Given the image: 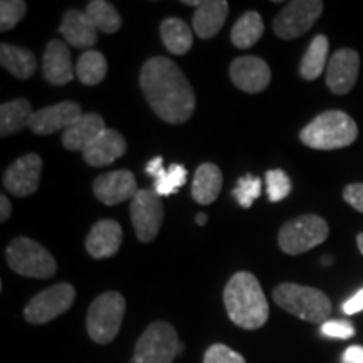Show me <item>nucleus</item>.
Here are the masks:
<instances>
[{
	"instance_id": "nucleus-27",
	"label": "nucleus",
	"mask_w": 363,
	"mask_h": 363,
	"mask_svg": "<svg viewBox=\"0 0 363 363\" xmlns=\"http://www.w3.org/2000/svg\"><path fill=\"white\" fill-rule=\"evenodd\" d=\"M160 35L165 48L172 54H175V56L187 54L190 48H192V30H190V27L184 21L177 19V17H170V19H165L162 22Z\"/></svg>"
},
{
	"instance_id": "nucleus-35",
	"label": "nucleus",
	"mask_w": 363,
	"mask_h": 363,
	"mask_svg": "<svg viewBox=\"0 0 363 363\" xmlns=\"http://www.w3.org/2000/svg\"><path fill=\"white\" fill-rule=\"evenodd\" d=\"M203 363H246L240 353L234 352L227 345L216 343L206 352Z\"/></svg>"
},
{
	"instance_id": "nucleus-7",
	"label": "nucleus",
	"mask_w": 363,
	"mask_h": 363,
	"mask_svg": "<svg viewBox=\"0 0 363 363\" xmlns=\"http://www.w3.org/2000/svg\"><path fill=\"white\" fill-rule=\"evenodd\" d=\"M330 227L323 217L315 214L299 216L281 227L278 242L281 251L296 256L311 251L328 239Z\"/></svg>"
},
{
	"instance_id": "nucleus-2",
	"label": "nucleus",
	"mask_w": 363,
	"mask_h": 363,
	"mask_svg": "<svg viewBox=\"0 0 363 363\" xmlns=\"http://www.w3.org/2000/svg\"><path fill=\"white\" fill-rule=\"evenodd\" d=\"M224 305L230 321L242 330H257L269 318V305L259 281L251 272H235L224 289Z\"/></svg>"
},
{
	"instance_id": "nucleus-31",
	"label": "nucleus",
	"mask_w": 363,
	"mask_h": 363,
	"mask_svg": "<svg viewBox=\"0 0 363 363\" xmlns=\"http://www.w3.org/2000/svg\"><path fill=\"white\" fill-rule=\"evenodd\" d=\"M86 16L96 26L98 30L104 34H115L121 27V16L116 7L106 0H93L86 7Z\"/></svg>"
},
{
	"instance_id": "nucleus-12",
	"label": "nucleus",
	"mask_w": 363,
	"mask_h": 363,
	"mask_svg": "<svg viewBox=\"0 0 363 363\" xmlns=\"http://www.w3.org/2000/svg\"><path fill=\"white\" fill-rule=\"evenodd\" d=\"M40 172H43V158L35 153L17 158L4 174V187L17 197L33 195L39 187Z\"/></svg>"
},
{
	"instance_id": "nucleus-33",
	"label": "nucleus",
	"mask_w": 363,
	"mask_h": 363,
	"mask_svg": "<svg viewBox=\"0 0 363 363\" xmlns=\"http://www.w3.org/2000/svg\"><path fill=\"white\" fill-rule=\"evenodd\" d=\"M266 185H267V199L269 202H279L291 194V180L284 174L283 170L274 169L266 174Z\"/></svg>"
},
{
	"instance_id": "nucleus-5",
	"label": "nucleus",
	"mask_w": 363,
	"mask_h": 363,
	"mask_svg": "<svg viewBox=\"0 0 363 363\" xmlns=\"http://www.w3.org/2000/svg\"><path fill=\"white\" fill-rule=\"evenodd\" d=\"M126 311V301L120 293L106 291L91 303L86 328L94 343L108 345L120 333Z\"/></svg>"
},
{
	"instance_id": "nucleus-21",
	"label": "nucleus",
	"mask_w": 363,
	"mask_h": 363,
	"mask_svg": "<svg viewBox=\"0 0 363 363\" xmlns=\"http://www.w3.org/2000/svg\"><path fill=\"white\" fill-rule=\"evenodd\" d=\"M229 16V4L225 0H207L194 13V30L201 39H212L219 34Z\"/></svg>"
},
{
	"instance_id": "nucleus-28",
	"label": "nucleus",
	"mask_w": 363,
	"mask_h": 363,
	"mask_svg": "<svg viewBox=\"0 0 363 363\" xmlns=\"http://www.w3.org/2000/svg\"><path fill=\"white\" fill-rule=\"evenodd\" d=\"M328 48L330 43L326 39V35H316L313 38L310 48L303 56L301 66H299V74H301L303 79L313 81L320 78L323 74L325 67L328 66Z\"/></svg>"
},
{
	"instance_id": "nucleus-9",
	"label": "nucleus",
	"mask_w": 363,
	"mask_h": 363,
	"mask_svg": "<svg viewBox=\"0 0 363 363\" xmlns=\"http://www.w3.org/2000/svg\"><path fill=\"white\" fill-rule=\"evenodd\" d=\"M76 289L69 283H59L44 289L27 303L24 316L29 323L44 325L56 320L74 305Z\"/></svg>"
},
{
	"instance_id": "nucleus-32",
	"label": "nucleus",
	"mask_w": 363,
	"mask_h": 363,
	"mask_svg": "<svg viewBox=\"0 0 363 363\" xmlns=\"http://www.w3.org/2000/svg\"><path fill=\"white\" fill-rule=\"evenodd\" d=\"M261 189H262V180L259 177L246 174L238 180V185H235V189L233 190V195L235 197V201L239 202L240 207L249 208L256 199H259Z\"/></svg>"
},
{
	"instance_id": "nucleus-8",
	"label": "nucleus",
	"mask_w": 363,
	"mask_h": 363,
	"mask_svg": "<svg viewBox=\"0 0 363 363\" xmlns=\"http://www.w3.org/2000/svg\"><path fill=\"white\" fill-rule=\"evenodd\" d=\"M182 350L184 347L174 326L167 321H155L136 342L133 363H172Z\"/></svg>"
},
{
	"instance_id": "nucleus-24",
	"label": "nucleus",
	"mask_w": 363,
	"mask_h": 363,
	"mask_svg": "<svg viewBox=\"0 0 363 363\" xmlns=\"http://www.w3.org/2000/svg\"><path fill=\"white\" fill-rule=\"evenodd\" d=\"M222 190V172L214 163H202L195 172L192 197L201 206H208L219 197Z\"/></svg>"
},
{
	"instance_id": "nucleus-16",
	"label": "nucleus",
	"mask_w": 363,
	"mask_h": 363,
	"mask_svg": "<svg viewBox=\"0 0 363 363\" xmlns=\"http://www.w3.org/2000/svg\"><path fill=\"white\" fill-rule=\"evenodd\" d=\"M230 79L244 93H261L271 83V69L259 57L242 56L230 65Z\"/></svg>"
},
{
	"instance_id": "nucleus-26",
	"label": "nucleus",
	"mask_w": 363,
	"mask_h": 363,
	"mask_svg": "<svg viewBox=\"0 0 363 363\" xmlns=\"http://www.w3.org/2000/svg\"><path fill=\"white\" fill-rule=\"evenodd\" d=\"M0 65L6 67L9 72H12L16 78L29 79L35 72L38 61H35L34 54L24 48L2 44L0 45Z\"/></svg>"
},
{
	"instance_id": "nucleus-37",
	"label": "nucleus",
	"mask_w": 363,
	"mask_h": 363,
	"mask_svg": "<svg viewBox=\"0 0 363 363\" xmlns=\"http://www.w3.org/2000/svg\"><path fill=\"white\" fill-rule=\"evenodd\" d=\"M345 202L363 214V184H350L343 190Z\"/></svg>"
},
{
	"instance_id": "nucleus-15",
	"label": "nucleus",
	"mask_w": 363,
	"mask_h": 363,
	"mask_svg": "<svg viewBox=\"0 0 363 363\" xmlns=\"http://www.w3.org/2000/svg\"><path fill=\"white\" fill-rule=\"evenodd\" d=\"M81 106L74 101H62L54 106L43 108V110L34 111L33 121L29 128L35 135H52L56 131L71 128L76 121L83 116Z\"/></svg>"
},
{
	"instance_id": "nucleus-13",
	"label": "nucleus",
	"mask_w": 363,
	"mask_h": 363,
	"mask_svg": "<svg viewBox=\"0 0 363 363\" xmlns=\"http://www.w3.org/2000/svg\"><path fill=\"white\" fill-rule=\"evenodd\" d=\"M360 56L350 48L338 49L326 66V84L335 94L350 93L358 79Z\"/></svg>"
},
{
	"instance_id": "nucleus-11",
	"label": "nucleus",
	"mask_w": 363,
	"mask_h": 363,
	"mask_svg": "<svg viewBox=\"0 0 363 363\" xmlns=\"http://www.w3.org/2000/svg\"><path fill=\"white\" fill-rule=\"evenodd\" d=\"M130 216L135 233L142 242H152L163 222V203L155 190H138L130 203Z\"/></svg>"
},
{
	"instance_id": "nucleus-41",
	"label": "nucleus",
	"mask_w": 363,
	"mask_h": 363,
	"mask_svg": "<svg viewBox=\"0 0 363 363\" xmlns=\"http://www.w3.org/2000/svg\"><path fill=\"white\" fill-rule=\"evenodd\" d=\"M195 222H197L199 225H206V222H207V216H206V214H202V212H201V214H199L197 217H195Z\"/></svg>"
},
{
	"instance_id": "nucleus-42",
	"label": "nucleus",
	"mask_w": 363,
	"mask_h": 363,
	"mask_svg": "<svg viewBox=\"0 0 363 363\" xmlns=\"http://www.w3.org/2000/svg\"><path fill=\"white\" fill-rule=\"evenodd\" d=\"M185 6H194V7H201L202 6V2H199V0H185Z\"/></svg>"
},
{
	"instance_id": "nucleus-36",
	"label": "nucleus",
	"mask_w": 363,
	"mask_h": 363,
	"mask_svg": "<svg viewBox=\"0 0 363 363\" xmlns=\"http://www.w3.org/2000/svg\"><path fill=\"white\" fill-rule=\"evenodd\" d=\"M321 333L330 338L347 340L355 335V328H353V325L347 320H328L321 325Z\"/></svg>"
},
{
	"instance_id": "nucleus-3",
	"label": "nucleus",
	"mask_w": 363,
	"mask_h": 363,
	"mask_svg": "<svg viewBox=\"0 0 363 363\" xmlns=\"http://www.w3.org/2000/svg\"><path fill=\"white\" fill-rule=\"evenodd\" d=\"M358 136V126L345 111L330 110L318 115L299 133L301 142L315 150L350 147Z\"/></svg>"
},
{
	"instance_id": "nucleus-39",
	"label": "nucleus",
	"mask_w": 363,
	"mask_h": 363,
	"mask_svg": "<svg viewBox=\"0 0 363 363\" xmlns=\"http://www.w3.org/2000/svg\"><path fill=\"white\" fill-rule=\"evenodd\" d=\"M342 362L343 363H363V347H360V345L348 347L343 353Z\"/></svg>"
},
{
	"instance_id": "nucleus-17",
	"label": "nucleus",
	"mask_w": 363,
	"mask_h": 363,
	"mask_svg": "<svg viewBox=\"0 0 363 363\" xmlns=\"http://www.w3.org/2000/svg\"><path fill=\"white\" fill-rule=\"evenodd\" d=\"M123 242V229L116 220L104 219L91 227L86 238V249L94 259H106L120 251Z\"/></svg>"
},
{
	"instance_id": "nucleus-22",
	"label": "nucleus",
	"mask_w": 363,
	"mask_h": 363,
	"mask_svg": "<svg viewBox=\"0 0 363 363\" xmlns=\"http://www.w3.org/2000/svg\"><path fill=\"white\" fill-rule=\"evenodd\" d=\"M106 130L104 120L96 113H86L62 133V145L71 152H83L99 133Z\"/></svg>"
},
{
	"instance_id": "nucleus-34",
	"label": "nucleus",
	"mask_w": 363,
	"mask_h": 363,
	"mask_svg": "<svg viewBox=\"0 0 363 363\" xmlns=\"http://www.w3.org/2000/svg\"><path fill=\"white\" fill-rule=\"evenodd\" d=\"M26 2L22 0H2L0 4V30L7 33L16 27L26 16Z\"/></svg>"
},
{
	"instance_id": "nucleus-23",
	"label": "nucleus",
	"mask_w": 363,
	"mask_h": 363,
	"mask_svg": "<svg viewBox=\"0 0 363 363\" xmlns=\"http://www.w3.org/2000/svg\"><path fill=\"white\" fill-rule=\"evenodd\" d=\"M147 174L153 177L155 192L158 195H174L187 184V169L179 163H174L169 169L163 167V158L155 157L147 163Z\"/></svg>"
},
{
	"instance_id": "nucleus-29",
	"label": "nucleus",
	"mask_w": 363,
	"mask_h": 363,
	"mask_svg": "<svg viewBox=\"0 0 363 363\" xmlns=\"http://www.w3.org/2000/svg\"><path fill=\"white\" fill-rule=\"evenodd\" d=\"M262 33H264L262 17L257 12L251 11L239 17V21L235 22L233 33H230V40H233L235 48L247 49L252 48L262 38Z\"/></svg>"
},
{
	"instance_id": "nucleus-10",
	"label": "nucleus",
	"mask_w": 363,
	"mask_h": 363,
	"mask_svg": "<svg viewBox=\"0 0 363 363\" xmlns=\"http://www.w3.org/2000/svg\"><path fill=\"white\" fill-rule=\"evenodd\" d=\"M323 12V2L320 0H294L286 4L283 11L276 16L272 29L281 39H296L315 26Z\"/></svg>"
},
{
	"instance_id": "nucleus-30",
	"label": "nucleus",
	"mask_w": 363,
	"mask_h": 363,
	"mask_svg": "<svg viewBox=\"0 0 363 363\" xmlns=\"http://www.w3.org/2000/svg\"><path fill=\"white\" fill-rule=\"evenodd\" d=\"M106 72L108 62L101 52L88 49L79 56L78 65H76V74H78V79L84 86L99 84L106 78Z\"/></svg>"
},
{
	"instance_id": "nucleus-43",
	"label": "nucleus",
	"mask_w": 363,
	"mask_h": 363,
	"mask_svg": "<svg viewBox=\"0 0 363 363\" xmlns=\"http://www.w3.org/2000/svg\"><path fill=\"white\" fill-rule=\"evenodd\" d=\"M357 244H358V249H360V252L363 254V233L357 235Z\"/></svg>"
},
{
	"instance_id": "nucleus-38",
	"label": "nucleus",
	"mask_w": 363,
	"mask_h": 363,
	"mask_svg": "<svg viewBox=\"0 0 363 363\" xmlns=\"http://www.w3.org/2000/svg\"><path fill=\"white\" fill-rule=\"evenodd\" d=\"M343 311H345V315H348V316L357 315V313L363 311V289H360L357 294H353L348 301H345Z\"/></svg>"
},
{
	"instance_id": "nucleus-25",
	"label": "nucleus",
	"mask_w": 363,
	"mask_h": 363,
	"mask_svg": "<svg viewBox=\"0 0 363 363\" xmlns=\"http://www.w3.org/2000/svg\"><path fill=\"white\" fill-rule=\"evenodd\" d=\"M34 111L27 99H13V101L4 103L0 106V135L6 138L21 130L29 128L33 121Z\"/></svg>"
},
{
	"instance_id": "nucleus-40",
	"label": "nucleus",
	"mask_w": 363,
	"mask_h": 363,
	"mask_svg": "<svg viewBox=\"0 0 363 363\" xmlns=\"http://www.w3.org/2000/svg\"><path fill=\"white\" fill-rule=\"evenodd\" d=\"M11 212H12L11 201L7 199V195H2V197H0V220L6 222L9 217H11Z\"/></svg>"
},
{
	"instance_id": "nucleus-14",
	"label": "nucleus",
	"mask_w": 363,
	"mask_h": 363,
	"mask_svg": "<svg viewBox=\"0 0 363 363\" xmlns=\"http://www.w3.org/2000/svg\"><path fill=\"white\" fill-rule=\"evenodd\" d=\"M93 192L104 206H116V203L133 201L135 195L138 194V187L131 172L116 170L99 175L93 184Z\"/></svg>"
},
{
	"instance_id": "nucleus-20",
	"label": "nucleus",
	"mask_w": 363,
	"mask_h": 363,
	"mask_svg": "<svg viewBox=\"0 0 363 363\" xmlns=\"http://www.w3.org/2000/svg\"><path fill=\"white\" fill-rule=\"evenodd\" d=\"M59 33L65 35V39L72 48L84 49L93 48L96 44L99 30L91 22L89 17L86 16V12L71 9L62 17V24L59 27Z\"/></svg>"
},
{
	"instance_id": "nucleus-18",
	"label": "nucleus",
	"mask_w": 363,
	"mask_h": 363,
	"mask_svg": "<svg viewBox=\"0 0 363 363\" xmlns=\"http://www.w3.org/2000/svg\"><path fill=\"white\" fill-rule=\"evenodd\" d=\"M126 153V142L118 131L106 128L83 150L84 162L91 167L110 165Z\"/></svg>"
},
{
	"instance_id": "nucleus-6",
	"label": "nucleus",
	"mask_w": 363,
	"mask_h": 363,
	"mask_svg": "<svg viewBox=\"0 0 363 363\" xmlns=\"http://www.w3.org/2000/svg\"><path fill=\"white\" fill-rule=\"evenodd\" d=\"M7 262L12 271L27 278L48 279L52 278L57 271L56 259L39 242L29 238H16L9 244Z\"/></svg>"
},
{
	"instance_id": "nucleus-19",
	"label": "nucleus",
	"mask_w": 363,
	"mask_h": 363,
	"mask_svg": "<svg viewBox=\"0 0 363 363\" xmlns=\"http://www.w3.org/2000/svg\"><path fill=\"white\" fill-rule=\"evenodd\" d=\"M43 72L48 83L65 86L74 76L69 48L61 40H51L43 56Z\"/></svg>"
},
{
	"instance_id": "nucleus-4",
	"label": "nucleus",
	"mask_w": 363,
	"mask_h": 363,
	"mask_svg": "<svg viewBox=\"0 0 363 363\" xmlns=\"http://www.w3.org/2000/svg\"><path fill=\"white\" fill-rule=\"evenodd\" d=\"M272 298L276 305L283 308L284 311L310 323L323 325L331 315L330 298L323 291L310 288V286L283 283L276 286Z\"/></svg>"
},
{
	"instance_id": "nucleus-1",
	"label": "nucleus",
	"mask_w": 363,
	"mask_h": 363,
	"mask_svg": "<svg viewBox=\"0 0 363 363\" xmlns=\"http://www.w3.org/2000/svg\"><path fill=\"white\" fill-rule=\"evenodd\" d=\"M140 86L155 115L170 125H182L194 115L195 93L179 66L169 57L148 59L140 72Z\"/></svg>"
}]
</instances>
